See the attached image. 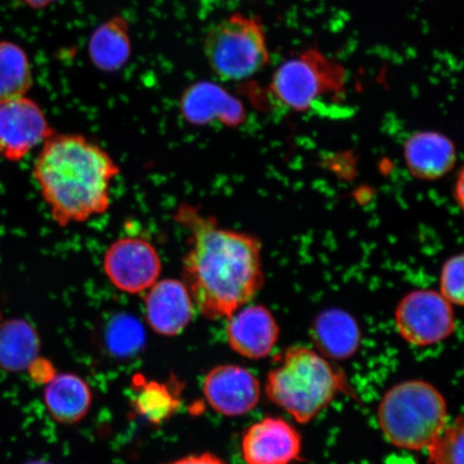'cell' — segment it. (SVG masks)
<instances>
[{"label": "cell", "instance_id": "ac0fdd59", "mask_svg": "<svg viewBox=\"0 0 464 464\" xmlns=\"http://www.w3.org/2000/svg\"><path fill=\"white\" fill-rule=\"evenodd\" d=\"M39 335L31 324L21 318L0 323V370L23 372L37 361Z\"/></svg>", "mask_w": 464, "mask_h": 464}, {"label": "cell", "instance_id": "6da1fadb", "mask_svg": "<svg viewBox=\"0 0 464 464\" xmlns=\"http://www.w3.org/2000/svg\"><path fill=\"white\" fill-rule=\"evenodd\" d=\"M173 219L189 234L182 282L200 314L210 321L228 318L252 301L264 285L257 237L220 227L189 203L179 206Z\"/></svg>", "mask_w": 464, "mask_h": 464}, {"label": "cell", "instance_id": "484cf974", "mask_svg": "<svg viewBox=\"0 0 464 464\" xmlns=\"http://www.w3.org/2000/svg\"><path fill=\"white\" fill-rule=\"evenodd\" d=\"M463 171L461 169L459 171V177H458V181L455 188V199L458 202V206L460 208L463 207Z\"/></svg>", "mask_w": 464, "mask_h": 464}, {"label": "cell", "instance_id": "30bf717a", "mask_svg": "<svg viewBox=\"0 0 464 464\" xmlns=\"http://www.w3.org/2000/svg\"><path fill=\"white\" fill-rule=\"evenodd\" d=\"M203 393L208 405L218 414L236 417L256 408L261 387L251 371L240 365L223 364L207 374Z\"/></svg>", "mask_w": 464, "mask_h": 464}, {"label": "cell", "instance_id": "d6986e66", "mask_svg": "<svg viewBox=\"0 0 464 464\" xmlns=\"http://www.w3.org/2000/svg\"><path fill=\"white\" fill-rule=\"evenodd\" d=\"M129 24L121 16L113 17L98 27L89 43L92 63L101 71L116 72L130 56Z\"/></svg>", "mask_w": 464, "mask_h": 464}, {"label": "cell", "instance_id": "83f0119b", "mask_svg": "<svg viewBox=\"0 0 464 464\" xmlns=\"http://www.w3.org/2000/svg\"><path fill=\"white\" fill-rule=\"evenodd\" d=\"M28 464H50V463H46V462H43V461H34L32 463H28Z\"/></svg>", "mask_w": 464, "mask_h": 464}, {"label": "cell", "instance_id": "603a6c76", "mask_svg": "<svg viewBox=\"0 0 464 464\" xmlns=\"http://www.w3.org/2000/svg\"><path fill=\"white\" fill-rule=\"evenodd\" d=\"M463 416L450 426L428 446L429 458L432 464H463Z\"/></svg>", "mask_w": 464, "mask_h": 464}, {"label": "cell", "instance_id": "5b68a950", "mask_svg": "<svg viewBox=\"0 0 464 464\" xmlns=\"http://www.w3.org/2000/svg\"><path fill=\"white\" fill-rule=\"evenodd\" d=\"M205 54L223 81H242L263 71L270 51L260 17L235 14L218 22L207 33Z\"/></svg>", "mask_w": 464, "mask_h": 464}, {"label": "cell", "instance_id": "ba28073f", "mask_svg": "<svg viewBox=\"0 0 464 464\" xmlns=\"http://www.w3.org/2000/svg\"><path fill=\"white\" fill-rule=\"evenodd\" d=\"M161 269L158 249L142 237H121L103 256V271L110 283L130 295L147 292L159 281Z\"/></svg>", "mask_w": 464, "mask_h": 464}, {"label": "cell", "instance_id": "ffe728a7", "mask_svg": "<svg viewBox=\"0 0 464 464\" xmlns=\"http://www.w3.org/2000/svg\"><path fill=\"white\" fill-rule=\"evenodd\" d=\"M31 63L21 46L0 42V103L23 97L31 89Z\"/></svg>", "mask_w": 464, "mask_h": 464}, {"label": "cell", "instance_id": "7c38bea8", "mask_svg": "<svg viewBox=\"0 0 464 464\" xmlns=\"http://www.w3.org/2000/svg\"><path fill=\"white\" fill-rule=\"evenodd\" d=\"M179 109L183 118L196 126L219 123L237 127L246 120V110L241 101L208 81L189 86L183 92Z\"/></svg>", "mask_w": 464, "mask_h": 464}, {"label": "cell", "instance_id": "4fadbf2b", "mask_svg": "<svg viewBox=\"0 0 464 464\" xmlns=\"http://www.w3.org/2000/svg\"><path fill=\"white\" fill-rule=\"evenodd\" d=\"M145 318L154 333L181 334L193 319L195 305L187 286L174 278L158 281L144 298Z\"/></svg>", "mask_w": 464, "mask_h": 464}, {"label": "cell", "instance_id": "e0dca14e", "mask_svg": "<svg viewBox=\"0 0 464 464\" xmlns=\"http://www.w3.org/2000/svg\"><path fill=\"white\" fill-rule=\"evenodd\" d=\"M44 400L52 419L63 425H72L89 413L92 394L89 384L80 376L63 373L48 382Z\"/></svg>", "mask_w": 464, "mask_h": 464}, {"label": "cell", "instance_id": "52a82bcc", "mask_svg": "<svg viewBox=\"0 0 464 464\" xmlns=\"http://www.w3.org/2000/svg\"><path fill=\"white\" fill-rule=\"evenodd\" d=\"M394 321L404 341L422 347L440 343L456 329L452 304L434 290L406 295L397 306Z\"/></svg>", "mask_w": 464, "mask_h": 464}, {"label": "cell", "instance_id": "d4e9b609", "mask_svg": "<svg viewBox=\"0 0 464 464\" xmlns=\"http://www.w3.org/2000/svg\"><path fill=\"white\" fill-rule=\"evenodd\" d=\"M166 464H227L217 455L205 452V454L193 455L181 458L176 461Z\"/></svg>", "mask_w": 464, "mask_h": 464}, {"label": "cell", "instance_id": "7402d4cb", "mask_svg": "<svg viewBox=\"0 0 464 464\" xmlns=\"http://www.w3.org/2000/svg\"><path fill=\"white\" fill-rule=\"evenodd\" d=\"M143 328L135 318L129 315L115 317L106 332V345L110 353L118 358L137 355L144 345Z\"/></svg>", "mask_w": 464, "mask_h": 464}, {"label": "cell", "instance_id": "9c48e42d", "mask_svg": "<svg viewBox=\"0 0 464 464\" xmlns=\"http://www.w3.org/2000/svg\"><path fill=\"white\" fill-rule=\"evenodd\" d=\"M55 131L31 98L0 103V158L20 161Z\"/></svg>", "mask_w": 464, "mask_h": 464}, {"label": "cell", "instance_id": "cb8c5ba5", "mask_svg": "<svg viewBox=\"0 0 464 464\" xmlns=\"http://www.w3.org/2000/svg\"><path fill=\"white\" fill-rule=\"evenodd\" d=\"M463 255H456L446 260L440 272V294L450 304H463Z\"/></svg>", "mask_w": 464, "mask_h": 464}, {"label": "cell", "instance_id": "2e32d148", "mask_svg": "<svg viewBox=\"0 0 464 464\" xmlns=\"http://www.w3.org/2000/svg\"><path fill=\"white\" fill-rule=\"evenodd\" d=\"M311 336L316 352L336 362L352 358L362 343V332L356 319L338 309L322 312L313 322Z\"/></svg>", "mask_w": 464, "mask_h": 464}, {"label": "cell", "instance_id": "3957f363", "mask_svg": "<svg viewBox=\"0 0 464 464\" xmlns=\"http://www.w3.org/2000/svg\"><path fill=\"white\" fill-rule=\"evenodd\" d=\"M348 388L345 375L321 353L306 346H294L270 371L266 393L272 403L295 420L307 423Z\"/></svg>", "mask_w": 464, "mask_h": 464}, {"label": "cell", "instance_id": "277c9868", "mask_svg": "<svg viewBox=\"0 0 464 464\" xmlns=\"http://www.w3.org/2000/svg\"><path fill=\"white\" fill-rule=\"evenodd\" d=\"M377 420L392 445L406 450L428 448L448 426V403L430 382H399L381 400Z\"/></svg>", "mask_w": 464, "mask_h": 464}, {"label": "cell", "instance_id": "9a60e30c", "mask_svg": "<svg viewBox=\"0 0 464 464\" xmlns=\"http://www.w3.org/2000/svg\"><path fill=\"white\" fill-rule=\"evenodd\" d=\"M454 142L442 132L422 130L413 133L404 143V160L417 179L433 181L452 170L456 164Z\"/></svg>", "mask_w": 464, "mask_h": 464}, {"label": "cell", "instance_id": "8fae6325", "mask_svg": "<svg viewBox=\"0 0 464 464\" xmlns=\"http://www.w3.org/2000/svg\"><path fill=\"white\" fill-rule=\"evenodd\" d=\"M246 464H293L300 460L303 439L293 425L278 417H266L243 434Z\"/></svg>", "mask_w": 464, "mask_h": 464}, {"label": "cell", "instance_id": "4316f807", "mask_svg": "<svg viewBox=\"0 0 464 464\" xmlns=\"http://www.w3.org/2000/svg\"><path fill=\"white\" fill-rule=\"evenodd\" d=\"M22 2L33 9H44L54 4L57 0H22Z\"/></svg>", "mask_w": 464, "mask_h": 464}, {"label": "cell", "instance_id": "7a4b0ae2", "mask_svg": "<svg viewBox=\"0 0 464 464\" xmlns=\"http://www.w3.org/2000/svg\"><path fill=\"white\" fill-rule=\"evenodd\" d=\"M120 173L107 150L77 133L54 132L34 166L43 198L62 228L106 213L110 188Z\"/></svg>", "mask_w": 464, "mask_h": 464}, {"label": "cell", "instance_id": "8992f818", "mask_svg": "<svg viewBox=\"0 0 464 464\" xmlns=\"http://www.w3.org/2000/svg\"><path fill=\"white\" fill-rule=\"evenodd\" d=\"M343 66L316 49L288 58L272 75L269 92L276 102L294 112H306L324 97L345 90Z\"/></svg>", "mask_w": 464, "mask_h": 464}, {"label": "cell", "instance_id": "44dd1931", "mask_svg": "<svg viewBox=\"0 0 464 464\" xmlns=\"http://www.w3.org/2000/svg\"><path fill=\"white\" fill-rule=\"evenodd\" d=\"M133 406L150 422L159 425L170 419L179 408V399L164 384L155 381L136 382Z\"/></svg>", "mask_w": 464, "mask_h": 464}, {"label": "cell", "instance_id": "5bb4252c", "mask_svg": "<svg viewBox=\"0 0 464 464\" xmlns=\"http://www.w3.org/2000/svg\"><path fill=\"white\" fill-rule=\"evenodd\" d=\"M280 327L274 314L263 305H245L228 317L227 340L232 351L258 361L270 355Z\"/></svg>", "mask_w": 464, "mask_h": 464}]
</instances>
